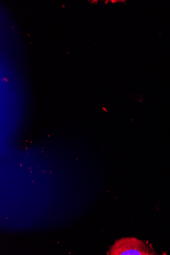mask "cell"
Wrapping results in <instances>:
<instances>
[{
	"label": "cell",
	"instance_id": "6da1fadb",
	"mask_svg": "<svg viewBox=\"0 0 170 255\" xmlns=\"http://www.w3.org/2000/svg\"><path fill=\"white\" fill-rule=\"evenodd\" d=\"M156 253L150 246L135 238H122L116 241L110 248L108 255H152Z\"/></svg>",
	"mask_w": 170,
	"mask_h": 255
}]
</instances>
